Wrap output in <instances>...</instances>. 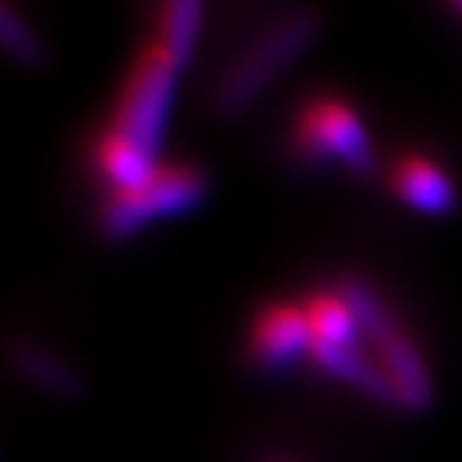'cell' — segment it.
Returning a JSON list of instances; mask_svg holds the SVG:
<instances>
[{
    "instance_id": "cell-1",
    "label": "cell",
    "mask_w": 462,
    "mask_h": 462,
    "mask_svg": "<svg viewBox=\"0 0 462 462\" xmlns=\"http://www.w3.org/2000/svg\"><path fill=\"white\" fill-rule=\"evenodd\" d=\"M320 14L310 6L290 9L271 20L248 40V45L231 59L212 92V109L217 117H237L248 112L271 84L295 64L318 40Z\"/></svg>"
},
{
    "instance_id": "cell-2",
    "label": "cell",
    "mask_w": 462,
    "mask_h": 462,
    "mask_svg": "<svg viewBox=\"0 0 462 462\" xmlns=\"http://www.w3.org/2000/svg\"><path fill=\"white\" fill-rule=\"evenodd\" d=\"M335 290L348 301L362 328V340H368L379 354V365L393 382L402 410L423 412L432 407L435 384L426 368V359L418 351L415 340L407 335L402 320L390 310V304L379 295V290L359 276H340Z\"/></svg>"
},
{
    "instance_id": "cell-3",
    "label": "cell",
    "mask_w": 462,
    "mask_h": 462,
    "mask_svg": "<svg viewBox=\"0 0 462 462\" xmlns=\"http://www.w3.org/2000/svg\"><path fill=\"white\" fill-rule=\"evenodd\" d=\"M209 173L201 164L173 162L162 164L151 181L128 192H109L97 209V231L109 243H120L148 226L198 209L209 195Z\"/></svg>"
},
{
    "instance_id": "cell-4",
    "label": "cell",
    "mask_w": 462,
    "mask_h": 462,
    "mask_svg": "<svg viewBox=\"0 0 462 462\" xmlns=\"http://www.w3.org/2000/svg\"><path fill=\"white\" fill-rule=\"evenodd\" d=\"M176 76L179 70L153 42L143 45L125 73L106 128L159 159L176 97Z\"/></svg>"
},
{
    "instance_id": "cell-5",
    "label": "cell",
    "mask_w": 462,
    "mask_h": 462,
    "mask_svg": "<svg viewBox=\"0 0 462 462\" xmlns=\"http://www.w3.org/2000/svg\"><path fill=\"white\" fill-rule=\"evenodd\" d=\"M292 143L307 162L343 164L354 176H374L376 151L368 128L351 104L335 95H318L295 117Z\"/></svg>"
},
{
    "instance_id": "cell-6",
    "label": "cell",
    "mask_w": 462,
    "mask_h": 462,
    "mask_svg": "<svg viewBox=\"0 0 462 462\" xmlns=\"http://www.w3.org/2000/svg\"><path fill=\"white\" fill-rule=\"evenodd\" d=\"M315 348V335L304 304L273 301L262 307L248 328L245 354L259 371L282 374L301 359H310Z\"/></svg>"
},
{
    "instance_id": "cell-7",
    "label": "cell",
    "mask_w": 462,
    "mask_h": 462,
    "mask_svg": "<svg viewBox=\"0 0 462 462\" xmlns=\"http://www.w3.org/2000/svg\"><path fill=\"white\" fill-rule=\"evenodd\" d=\"M390 189L399 201L420 215L443 217L459 204L457 184L438 162L420 153L399 156L390 168Z\"/></svg>"
},
{
    "instance_id": "cell-8",
    "label": "cell",
    "mask_w": 462,
    "mask_h": 462,
    "mask_svg": "<svg viewBox=\"0 0 462 462\" xmlns=\"http://www.w3.org/2000/svg\"><path fill=\"white\" fill-rule=\"evenodd\" d=\"M318 368H323L328 376H335L337 382L359 390L365 399H371L379 407L387 410H402L399 395H395L393 382L382 371L379 359H371L362 346H323L315 343L312 356Z\"/></svg>"
},
{
    "instance_id": "cell-9",
    "label": "cell",
    "mask_w": 462,
    "mask_h": 462,
    "mask_svg": "<svg viewBox=\"0 0 462 462\" xmlns=\"http://www.w3.org/2000/svg\"><path fill=\"white\" fill-rule=\"evenodd\" d=\"M9 362L31 387L56 399H76L84 393V376L70 359L37 340H17L9 348Z\"/></svg>"
},
{
    "instance_id": "cell-10",
    "label": "cell",
    "mask_w": 462,
    "mask_h": 462,
    "mask_svg": "<svg viewBox=\"0 0 462 462\" xmlns=\"http://www.w3.org/2000/svg\"><path fill=\"white\" fill-rule=\"evenodd\" d=\"M92 164L97 176L112 187V192L137 189L145 181H151L153 173L162 168L156 156L145 153L134 143L117 137L109 128L92 145Z\"/></svg>"
},
{
    "instance_id": "cell-11",
    "label": "cell",
    "mask_w": 462,
    "mask_h": 462,
    "mask_svg": "<svg viewBox=\"0 0 462 462\" xmlns=\"http://www.w3.org/2000/svg\"><path fill=\"white\" fill-rule=\"evenodd\" d=\"M201 23L204 4H198V0H171V4H162L156 12V28L151 42L171 59L176 70H181L195 51Z\"/></svg>"
},
{
    "instance_id": "cell-12",
    "label": "cell",
    "mask_w": 462,
    "mask_h": 462,
    "mask_svg": "<svg viewBox=\"0 0 462 462\" xmlns=\"http://www.w3.org/2000/svg\"><path fill=\"white\" fill-rule=\"evenodd\" d=\"M315 343L323 346H359L362 328L348 307V301L337 290H323L315 292L304 304Z\"/></svg>"
},
{
    "instance_id": "cell-13",
    "label": "cell",
    "mask_w": 462,
    "mask_h": 462,
    "mask_svg": "<svg viewBox=\"0 0 462 462\" xmlns=\"http://www.w3.org/2000/svg\"><path fill=\"white\" fill-rule=\"evenodd\" d=\"M0 40H4V51L28 70H42L48 68V51L40 42L37 31L28 25L23 14L14 12V6L4 4L0 6Z\"/></svg>"
},
{
    "instance_id": "cell-14",
    "label": "cell",
    "mask_w": 462,
    "mask_h": 462,
    "mask_svg": "<svg viewBox=\"0 0 462 462\" xmlns=\"http://www.w3.org/2000/svg\"><path fill=\"white\" fill-rule=\"evenodd\" d=\"M262 462H301V459H292V457H268V459H262Z\"/></svg>"
},
{
    "instance_id": "cell-15",
    "label": "cell",
    "mask_w": 462,
    "mask_h": 462,
    "mask_svg": "<svg viewBox=\"0 0 462 462\" xmlns=\"http://www.w3.org/2000/svg\"><path fill=\"white\" fill-rule=\"evenodd\" d=\"M454 12H457V14L462 17V0H459V4H454Z\"/></svg>"
}]
</instances>
